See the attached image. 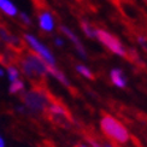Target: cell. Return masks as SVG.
<instances>
[{
	"label": "cell",
	"instance_id": "obj_17",
	"mask_svg": "<svg viewBox=\"0 0 147 147\" xmlns=\"http://www.w3.org/2000/svg\"><path fill=\"white\" fill-rule=\"evenodd\" d=\"M81 27H82V30H83V32H84V34L87 35V36H89V38H90V36H93V35H94V33L92 32L90 27L88 26V23L82 22V23H81Z\"/></svg>",
	"mask_w": 147,
	"mask_h": 147
},
{
	"label": "cell",
	"instance_id": "obj_18",
	"mask_svg": "<svg viewBox=\"0 0 147 147\" xmlns=\"http://www.w3.org/2000/svg\"><path fill=\"white\" fill-rule=\"evenodd\" d=\"M18 16H20V20L23 23H26V24H30V23H32V21H30V17L26 13V12H18Z\"/></svg>",
	"mask_w": 147,
	"mask_h": 147
},
{
	"label": "cell",
	"instance_id": "obj_14",
	"mask_svg": "<svg viewBox=\"0 0 147 147\" xmlns=\"http://www.w3.org/2000/svg\"><path fill=\"white\" fill-rule=\"evenodd\" d=\"M76 70H77L80 74H81L82 76H84V77L90 78V80H93V78H94L93 72H92L88 68H86L84 65H77V66H76Z\"/></svg>",
	"mask_w": 147,
	"mask_h": 147
},
{
	"label": "cell",
	"instance_id": "obj_3",
	"mask_svg": "<svg viewBox=\"0 0 147 147\" xmlns=\"http://www.w3.org/2000/svg\"><path fill=\"white\" fill-rule=\"evenodd\" d=\"M21 66L23 74L29 78L45 77L48 75V65L33 52L24 57V59L21 62Z\"/></svg>",
	"mask_w": 147,
	"mask_h": 147
},
{
	"label": "cell",
	"instance_id": "obj_19",
	"mask_svg": "<svg viewBox=\"0 0 147 147\" xmlns=\"http://www.w3.org/2000/svg\"><path fill=\"white\" fill-rule=\"evenodd\" d=\"M16 110H17V111L20 112V113H24V112H26V107H24V105H20V106H17V107H16Z\"/></svg>",
	"mask_w": 147,
	"mask_h": 147
},
{
	"label": "cell",
	"instance_id": "obj_23",
	"mask_svg": "<svg viewBox=\"0 0 147 147\" xmlns=\"http://www.w3.org/2000/svg\"><path fill=\"white\" fill-rule=\"evenodd\" d=\"M77 147H90V145L89 144H80Z\"/></svg>",
	"mask_w": 147,
	"mask_h": 147
},
{
	"label": "cell",
	"instance_id": "obj_6",
	"mask_svg": "<svg viewBox=\"0 0 147 147\" xmlns=\"http://www.w3.org/2000/svg\"><path fill=\"white\" fill-rule=\"evenodd\" d=\"M39 27L44 32L50 33L54 29V18L51 12L42 11L39 15Z\"/></svg>",
	"mask_w": 147,
	"mask_h": 147
},
{
	"label": "cell",
	"instance_id": "obj_11",
	"mask_svg": "<svg viewBox=\"0 0 147 147\" xmlns=\"http://www.w3.org/2000/svg\"><path fill=\"white\" fill-rule=\"evenodd\" d=\"M48 75H52L56 80H58V81L64 84L65 87H70V82H69V80L66 78V76L64 75V74L58 70L57 66H48Z\"/></svg>",
	"mask_w": 147,
	"mask_h": 147
},
{
	"label": "cell",
	"instance_id": "obj_13",
	"mask_svg": "<svg viewBox=\"0 0 147 147\" xmlns=\"http://www.w3.org/2000/svg\"><path fill=\"white\" fill-rule=\"evenodd\" d=\"M24 88H26L24 82L20 78V80H17V81H13V82L10 83V86H9V93L10 94H18V93H21V92H23Z\"/></svg>",
	"mask_w": 147,
	"mask_h": 147
},
{
	"label": "cell",
	"instance_id": "obj_8",
	"mask_svg": "<svg viewBox=\"0 0 147 147\" xmlns=\"http://www.w3.org/2000/svg\"><path fill=\"white\" fill-rule=\"evenodd\" d=\"M0 12L9 17H16L18 15V7L12 0H0Z\"/></svg>",
	"mask_w": 147,
	"mask_h": 147
},
{
	"label": "cell",
	"instance_id": "obj_21",
	"mask_svg": "<svg viewBox=\"0 0 147 147\" xmlns=\"http://www.w3.org/2000/svg\"><path fill=\"white\" fill-rule=\"evenodd\" d=\"M0 147H6V141L1 135H0Z\"/></svg>",
	"mask_w": 147,
	"mask_h": 147
},
{
	"label": "cell",
	"instance_id": "obj_22",
	"mask_svg": "<svg viewBox=\"0 0 147 147\" xmlns=\"http://www.w3.org/2000/svg\"><path fill=\"white\" fill-rule=\"evenodd\" d=\"M4 76H5V70H4V68L0 66V77H4Z\"/></svg>",
	"mask_w": 147,
	"mask_h": 147
},
{
	"label": "cell",
	"instance_id": "obj_5",
	"mask_svg": "<svg viewBox=\"0 0 147 147\" xmlns=\"http://www.w3.org/2000/svg\"><path fill=\"white\" fill-rule=\"evenodd\" d=\"M94 35L99 39L100 42H102V44L109 48L110 51H112L113 53L118 54V56L128 57L124 46L122 45L121 41L116 38V36H113L112 34H110V33L105 32V30H102V29H96Z\"/></svg>",
	"mask_w": 147,
	"mask_h": 147
},
{
	"label": "cell",
	"instance_id": "obj_9",
	"mask_svg": "<svg viewBox=\"0 0 147 147\" xmlns=\"http://www.w3.org/2000/svg\"><path fill=\"white\" fill-rule=\"evenodd\" d=\"M110 77H111V81L112 83L118 88H124L127 86V81H125V77L123 75L122 70L118 69H113L110 74Z\"/></svg>",
	"mask_w": 147,
	"mask_h": 147
},
{
	"label": "cell",
	"instance_id": "obj_2",
	"mask_svg": "<svg viewBox=\"0 0 147 147\" xmlns=\"http://www.w3.org/2000/svg\"><path fill=\"white\" fill-rule=\"evenodd\" d=\"M24 107L32 113H41L47 110L50 104V98L42 89H32L23 95Z\"/></svg>",
	"mask_w": 147,
	"mask_h": 147
},
{
	"label": "cell",
	"instance_id": "obj_4",
	"mask_svg": "<svg viewBox=\"0 0 147 147\" xmlns=\"http://www.w3.org/2000/svg\"><path fill=\"white\" fill-rule=\"evenodd\" d=\"M24 40H26L28 46L30 47V50L33 51V53L36 54L38 57H40L48 66H57L56 59H54V56L52 54V52L39 39H36L32 34H24Z\"/></svg>",
	"mask_w": 147,
	"mask_h": 147
},
{
	"label": "cell",
	"instance_id": "obj_15",
	"mask_svg": "<svg viewBox=\"0 0 147 147\" xmlns=\"http://www.w3.org/2000/svg\"><path fill=\"white\" fill-rule=\"evenodd\" d=\"M0 38H1L4 41H6V42H13V41H17V40H13V39H16V38H13V36H11L6 30H4L3 28H0Z\"/></svg>",
	"mask_w": 147,
	"mask_h": 147
},
{
	"label": "cell",
	"instance_id": "obj_16",
	"mask_svg": "<svg viewBox=\"0 0 147 147\" xmlns=\"http://www.w3.org/2000/svg\"><path fill=\"white\" fill-rule=\"evenodd\" d=\"M90 147H116L112 142H99L95 140H89Z\"/></svg>",
	"mask_w": 147,
	"mask_h": 147
},
{
	"label": "cell",
	"instance_id": "obj_12",
	"mask_svg": "<svg viewBox=\"0 0 147 147\" xmlns=\"http://www.w3.org/2000/svg\"><path fill=\"white\" fill-rule=\"evenodd\" d=\"M5 75L6 77H7L9 80V82H13V81H17V80H20V76H21V71L18 70L16 66L13 65H10L7 69H6L5 71Z\"/></svg>",
	"mask_w": 147,
	"mask_h": 147
},
{
	"label": "cell",
	"instance_id": "obj_20",
	"mask_svg": "<svg viewBox=\"0 0 147 147\" xmlns=\"http://www.w3.org/2000/svg\"><path fill=\"white\" fill-rule=\"evenodd\" d=\"M54 44H56L57 46H63V44H64V42H63V40L60 39V38H57L56 40H54Z\"/></svg>",
	"mask_w": 147,
	"mask_h": 147
},
{
	"label": "cell",
	"instance_id": "obj_7",
	"mask_svg": "<svg viewBox=\"0 0 147 147\" xmlns=\"http://www.w3.org/2000/svg\"><path fill=\"white\" fill-rule=\"evenodd\" d=\"M47 111L53 118H65L68 116V111L59 102L51 101L47 106Z\"/></svg>",
	"mask_w": 147,
	"mask_h": 147
},
{
	"label": "cell",
	"instance_id": "obj_10",
	"mask_svg": "<svg viewBox=\"0 0 147 147\" xmlns=\"http://www.w3.org/2000/svg\"><path fill=\"white\" fill-rule=\"evenodd\" d=\"M60 29H62V32H63L66 36H68V38L74 42V44H75V46H76V48H77V51L80 52V54H81L82 57H86V52H84V50H83V46H82L81 42H80V40H78L77 36L74 34L69 28H66V27H62Z\"/></svg>",
	"mask_w": 147,
	"mask_h": 147
},
{
	"label": "cell",
	"instance_id": "obj_1",
	"mask_svg": "<svg viewBox=\"0 0 147 147\" xmlns=\"http://www.w3.org/2000/svg\"><path fill=\"white\" fill-rule=\"evenodd\" d=\"M100 129L104 135L115 144L125 145L130 140L129 130L122 122L111 115L102 116V118L100 119Z\"/></svg>",
	"mask_w": 147,
	"mask_h": 147
}]
</instances>
